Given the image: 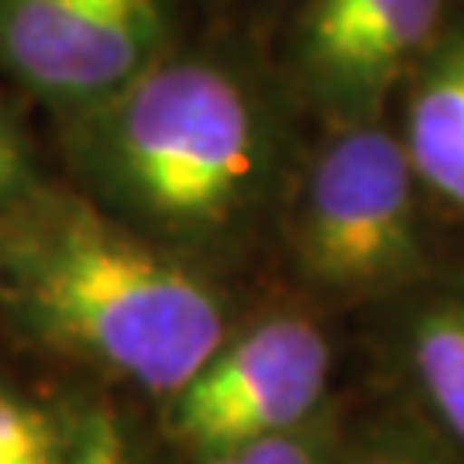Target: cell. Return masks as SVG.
<instances>
[{"mask_svg":"<svg viewBox=\"0 0 464 464\" xmlns=\"http://www.w3.org/2000/svg\"><path fill=\"white\" fill-rule=\"evenodd\" d=\"M0 314L38 348L166 399L227 337L214 282L86 193L38 183L0 207Z\"/></svg>","mask_w":464,"mask_h":464,"instance_id":"cell-1","label":"cell"},{"mask_svg":"<svg viewBox=\"0 0 464 464\" xmlns=\"http://www.w3.org/2000/svg\"><path fill=\"white\" fill-rule=\"evenodd\" d=\"M63 121L86 197L169 251L220 245L266 183L262 100L220 55L172 49Z\"/></svg>","mask_w":464,"mask_h":464,"instance_id":"cell-2","label":"cell"},{"mask_svg":"<svg viewBox=\"0 0 464 464\" xmlns=\"http://www.w3.org/2000/svg\"><path fill=\"white\" fill-rule=\"evenodd\" d=\"M416 176L402 141L348 124L316 155L293 214L303 279L327 293H372L420 266Z\"/></svg>","mask_w":464,"mask_h":464,"instance_id":"cell-3","label":"cell"},{"mask_svg":"<svg viewBox=\"0 0 464 464\" xmlns=\"http://www.w3.org/2000/svg\"><path fill=\"white\" fill-rule=\"evenodd\" d=\"M176 49L172 0H0V72L63 117Z\"/></svg>","mask_w":464,"mask_h":464,"instance_id":"cell-4","label":"cell"},{"mask_svg":"<svg viewBox=\"0 0 464 464\" xmlns=\"http://www.w3.org/2000/svg\"><path fill=\"white\" fill-rule=\"evenodd\" d=\"M331 379V341L314 320L272 314L224 344L169 396V433L193 454L237 450L306 423Z\"/></svg>","mask_w":464,"mask_h":464,"instance_id":"cell-5","label":"cell"},{"mask_svg":"<svg viewBox=\"0 0 464 464\" xmlns=\"http://www.w3.org/2000/svg\"><path fill=\"white\" fill-rule=\"evenodd\" d=\"M448 0H303L289 32V69L316 111L375 124L444 28Z\"/></svg>","mask_w":464,"mask_h":464,"instance_id":"cell-6","label":"cell"},{"mask_svg":"<svg viewBox=\"0 0 464 464\" xmlns=\"http://www.w3.org/2000/svg\"><path fill=\"white\" fill-rule=\"evenodd\" d=\"M399 141L416 179L464 210V24L440 32L413 69Z\"/></svg>","mask_w":464,"mask_h":464,"instance_id":"cell-7","label":"cell"},{"mask_svg":"<svg viewBox=\"0 0 464 464\" xmlns=\"http://www.w3.org/2000/svg\"><path fill=\"white\" fill-rule=\"evenodd\" d=\"M410 368L444 430L464 444V296L420 310L410 327Z\"/></svg>","mask_w":464,"mask_h":464,"instance_id":"cell-8","label":"cell"},{"mask_svg":"<svg viewBox=\"0 0 464 464\" xmlns=\"http://www.w3.org/2000/svg\"><path fill=\"white\" fill-rule=\"evenodd\" d=\"M55 464H138L124 423L103 402H76L59 420Z\"/></svg>","mask_w":464,"mask_h":464,"instance_id":"cell-9","label":"cell"},{"mask_svg":"<svg viewBox=\"0 0 464 464\" xmlns=\"http://www.w3.org/2000/svg\"><path fill=\"white\" fill-rule=\"evenodd\" d=\"M59 420L0 385V464H55Z\"/></svg>","mask_w":464,"mask_h":464,"instance_id":"cell-10","label":"cell"},{"mask_svg":"<svg viewBox=\"0 0 464 464\" xmlns=\"http://www.w3.org/2000/svg\"><path fill=\"white\" fill-rule=\"evenodd\" d=\"M234 454L241 464H331L327 440H324V433L310 427V420L299 427H289V430L258 437Z\"/></svg>","mask_w":464,"mask_h":464,"instance_id":"cell-11","label":"cell"},{"mask_svg":"<svg viewBox=\"0 0 464 464\" xmlns=\"http://www.w3.org/2000/svg\"><path fill=\"white\" fill-rule=\"evenodd\" d=\"M34 186L32 155H28V141L17 128L11 111L0 103V207L21 197L24 189Z\"/></svg>","mask_w":464,"mask_h":464,"instance_id":"cell-12","label":"cell"},{"mask_svg":"<svg viewBox=\"0 0 464 464\" xmlns=\"http://www.w3.org/2000/svg\"><path fill=\"white\" fill-rule=\"evenodd\" d=\"M351 464H433L420 454H402V450H368V454H358Z\"/></svg>","mask_w":464,"mask_h":464,"instance_id":"cell-13","label":"cell"},{"mask_svg":"<svg viewBox=\"0 0 464 464\" xmlns=\"http://www.w3.org/2000/svg\"><path fill=\"white\" fill-rule=\"evenodd\" d=\"M197 464H241L234 450H217V454H197Z\"/></svg>","mask_w":464,"mask_h":464,"instance_id":"cell-14","label":"cell"}]
</instances>
